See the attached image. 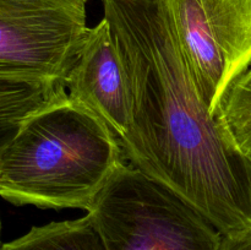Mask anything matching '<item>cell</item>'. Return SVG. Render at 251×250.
<instances>
[{
  "instance_id": "cell-1",
  "label": "cell",
  "mask_w": 251,
  "mask_h": 250,
  "mask_svg": "<svg viewBox=\"0 0 251 250\" xmlns=\"http://www.w3.org/2000/svg\"><path fill=\"white\" fill-rule=\"evenodd\" d=\"M130 92L124 157L223 235L251 228V161L208 110L163 0H102Z\"/></svg>"
},
{
  "instance_id": "cell-2",
  "label": "cell",
  "mask_w": 251,
  "mask_h": 250,
  "mask_svg": "<svg viewBox=\"0 0 251 250\" xmlns=\"http://www.w3.org/2000/svg\"><path fill=\"white\" fill-rule=\"evenodd\" d=\"M125 161L109 127L68 93L29 115L0 156V196L88 211Z\"/></svg>"
},
{
  "instance_id": "cell-3",
  "label": "cell",
  "mask_w": 251,
  "mask_h": 250,
  "mask_svg": "<svg viewBox=\"0 0 251 250\" xmlns=\"http://www.w3.org/2000/svg\"><path fill=\"white\" fill-rule=\"evenodd\" d=\"M87 215L107 250H221L223 234L173 189L123 162Z\"/></svg>"
},
{
  "instance_id": "cell-4",
  "label": "cell",
  "mask_w": 251,
  "mask_h": 250,
  "mask_svg": "<svg viewBox=\"0 0 251 250\" xmlns=\"http://www.w3.org/2000/svg\"><path fill=\"white\" fill-rule=\"evenodd\" d=\"M208 110L251 66V0H163Z\"/></svg>"
},
{
  "instance_id": "cell-5",
  "label": "cell",
  "mask_w": 251,
  "mask_h": 250,
  "mask_svg": "<svg viewBox=\"0 0 251 250\" xmlns=\"http://www.w3.org/2000/svg\"><path fill=\"white\" fill-rule=\"evenodd\" d=\"M90 0H0V75L64 82L85 38Z\"/></svg>"
},
{
  "instance_id": "cell-6",
  "label": "cell",
  "mask_w": 251,
  "mask_h": 250,
  "mask_svg": "<svg viewBox=\"0 0 251 250\" xmlns=\"http://www.w3.org/2000/svg\"><path fill=\"white\" fill-rule=\"evenodd\" d=\"M64 85L69 98L97 115L120 144L129 131L130 92L119 50L104 17L87 28Z\"/></svg>"
},
{
  "instance_id": "cell-7",
  "label": "cell",
  "mask_w": 251,
  "mask_h": 250,
  "mask_svg": "<svg viewBox=\"0 0 251 250\" xmlns=\"http://www.w3.org/2000/svg\"><path fill=\"white\" fill-rule=\"evenodd\" d=\"M0 250H107L90 216L32 227Z\"/></svg>"
},
{
  "instance_id": "cell-8",
  "label": "cell",
  "mask_w": 251,
  "mask_h": 250,
  "mask_svg": "<svg viewBox=\"0 0 251 250\" xmlns=\"http://www.w3.org/2000/svg\"><path fill=\"white\" fill-rule=\"evenodd\" d=\"M65 93L60 81L0 75V125L22 124Z\"/></svg>"
},
{
  "instance_id": "cell-9",
  "label": "cell",
  "mask_w": 251,
  "mask_h": 250,
  "mask_svg": "<svg viewBox=\"0 0 251 250\" xmlns=\"http://www.w3.org/2000/svg\"><path fill=\"white\" fill-rule=\"evenodd\" d=\"M215 117L237 149L251 161V66L228 86Z\"/></svg>"
},
{
  "instance_id": "cell-10",
  "label": "cell",
  "mask_w": 251,
  "mask_h": 250,
  "mask_svg": "<svg viewBox=\"0 0 251 250\" xmlns=\"http://www.w3.org/2000/svg\"><path fill=\"white\" fill-rule=\"evenodd\" d=\"M221 250H251V228L223 235Z\"/></svg>"
},
{
  "instance_id": "cell-11",
  "label": "cell",
  "mask_w": 251,
  "mask_h": 250,
  "mask_svg": "<svg viewBox=\"0 0 251 250\" xmlns=\"http://www.w3.org/2000/svg\"><path fill=\"white\" fill-rule=\"evenodd\" d=\"M20 126H21V124L0 125V156H1V152L4 151L5 147L7 146V144L11 141L12 137L19 131Z\"/></svg>"
},
{
  "instance_id": "cell-12",
  "label": "cell",
  "mask_w": 251,
  "mask_h": 250,
  "mask_svg": "<svg viewBox=\"0 0 251 250\" xmlns=\"http://www.w3.org/2000/svg\"><path fill=\"white\" fill-rule=\"evenodd\" d=\"M0 227H1V223H0Z\"/></svg>"
}]
</instances>
